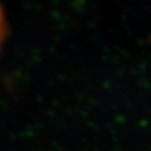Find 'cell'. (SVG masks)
<instances>
[{"instance_id":"obj_1","label":"cell","mask_w":151,"mask_h":151,"mask_svg":"<svg viewBox=\"0 0 151 151\" xmlns=\"http://www.w3.org/2000/svg\"><path fill=\"white\" fill-rule=\"evenodd\" d=\"M6 35V23H5V17H4V12L3 9L0 6V48H1V44L4 42Z\"/></svg>"}]
</instances>
